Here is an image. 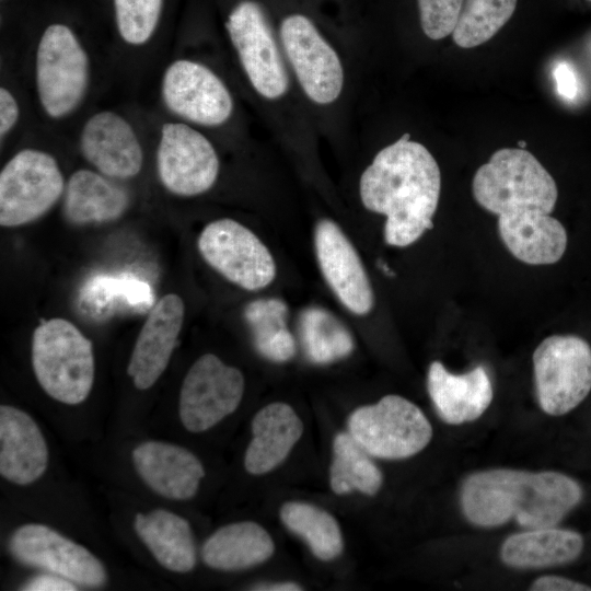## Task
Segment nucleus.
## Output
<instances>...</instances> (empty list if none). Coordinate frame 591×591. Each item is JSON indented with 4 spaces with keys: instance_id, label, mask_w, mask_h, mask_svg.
Wrapping results in <instances>:
<instances>
[{
    "instance_id": "18",
    "label": "nucleus",
    "mask_w": 591,
    "mask_h": 591,
    "mask_svg": "<svg viewBox=\"0 0 591 591\" xmlns=\"http://www.w3.org/2000/svg\"><path fill=\"white\" fill-rule=\"evenodd\" d=\"M80 149L86 161L111 178L134 177L142 167L143 152L135 130L114 112H99L85 121Z\"/></svg>"
},
{
    "instance_id": "13",
    "label": "nucleus",
    "mask_w": 591,
    "mask_h": 591,
    "mask_svg": "<svg viewBox=\"0 0 591 591\" xmlns=\"http://www.w3.org/2000/svg\"><path fill=\"white\" fill-rule=\"evenodd\" d=\"M225 27L254 90L268 100L281 97L288 90V77L262 8L254 1L240 2Z\"/></svg>"
},
{
    "instance_id": "21",
    "label": "nucleus",
    "mask_w": 591,
    "mask_h": 591,
    "mask_svg": "<svg viewBox=\"0 0 591 591\" xmlns=\"http://www.w3.org/2000/svg\"><path fill=\"white\" fill-rule=\"evenodd\" d=\"M499 235L519 260L529 265L557 263L567 247V232L551 213L522 209L498 216Z\"/></svg>"
},
{
    "instance_id": "2",
    "label": "nucleus",
    "mask_w": 591,
    "mask_h": 591,
    "mask_svg": "<svg viewBox=\"0 0 591 591\" xmlns=\"http://www.w3.org/2000/svg\"><path fill=\"white\" fill-rule=\"evenodd\" d=\"M582 498L577 480L558 472L495 468L470 475L463 483L465 518L478 526L515 520L529 529L555 526Z\"/></svg>"
},
{
    "instance_id": "26",
    "label": "nucleus",
    "mask_w": 591,
    "mask_h": 591,
    "mask_svg": "<svg viewBox=\"0 0 591 591\" xmlns=\"http://www.w3.org/2000/svg\"><path fill=\"white\" fill-rule=\"evenodd\" d=\"M274 552V541L262 525L242 521L213 532L202 545L201 557L210 568L233 571L257 566Z\"/></svg>"
},
{
    "instance_id": "8",
    "label": "nucleus",
    "mask_w": 591,
    "mask_h": 591,
    "mask_svg": "<svg viewBox=\"0 0 591 591\" xmlns=\"http://www.w3.org/2000/svg\"><path fill=\"white\" fill-rule=\"evenodd\" d=\"M65 192L55 158L37 149L14 154L0 173V224L13 228L44 216Z\"/></svg>"
},
{
    "instance_id": "31",
    "label": "nucleus",
    "mask_w": 591,
    "mask_h": 591,
    "mask_svg": "<svg viewBox=\"0 0 591 591\" xmlns=\"http://www.w3.org/2000/svg\"><path fill=\"white\" fill-rule=\"evenodd\" d=\"M285 526L301 537L321 560L337 558L344 548L341 531L336 519L314 505L288 501L280 508Z\"/></svg>"
},
{
    "instance_id": "19",
    "label": "nucleus",
    "mask_w": 591,
    "mask_h": 591,
    "mask_svg": "<svg viewBox=\"0 0 591 591\" xmlns=\"http://www.w3.org/2000/svg\"><path fill=\"white\" fill-rule=\"evenodd\" d=\"M135 468L157 494L173 500L194 497L205 477L199 459L189 450L162 441H146L132 450Z\"/></svg>"
},
{
    "instance_id": "34",
    "label": "nucleus",
    "mask_w": 591,
    "mask_h": 591,
    "mask_svg": "<svg viewBox=\"0 0 591 591\" xmlns=\"http://www.w3.org/2000/svg\"><path fill=\"white\" fill-rule=\"evenodd\" d=\"M163 0H114L118 32L130 45L150 39L159 23Z\"/></svg>"
},
{
    "instance_id": "40",
    "label": "nucleus",
    "mask_w": 591,
    "mask_h": 591,
    "mask_svg": "<svg viewBox=\"0 0 591 591\" xmlns=\"http://www.w3.org/2000/svg\"><path fill=\"white\" fill-rule=\"evenodd\" d=\"M251 589L258 590V591H301L303 588L296 582L286 581V582L258 583Z\"/></svg>"
},
{
    "instance_id": "9",
    "label": "nucleus",
    "mask_w": 591,
    "mask_h": 591,
    "mask_svg": "<svg viewBox=\"0 0 591 591\" xmlns=\"http://www.w3.org/2000/svg\"><path fill=\"white\" fill-rule=\"evenodd\" d=\"M197 246L211 268L245 290L264 289L276 277L270 251L253 231L233 219L222 218L206 224Z\"/></svg>"
},
{
    "instance_id": "11",
    "label": "nucleus",
    "mask_w": 591,
    "mask_h": 591,
    "mask_svg": "<svg viewBox=\"0 0 591 591\" xmlns=\"http://www.w3.org/2000/svg\"><path fill=\"white\" fill-rule=\"evenodd\" d=\"M162 185L172 194L192 197L206 193L219 175V158L211 142L183 123H165L157 151Z\"/></svg>"
},
{
    "instance_id": "35",
    "label": "nucleus",
    "mask_w": 591,
    "mask_h": 591,
    "mask_svg": "<svg viewBox=\"0 0 591 591\" xmlns=\"http://www.w3.org/2000/svg\"><path fill=\"white\" fill-rule=\"evenodd\" d=\"M464 0H417L421 28L430 39H442L454 31Z\"/></svg>"
},
{
    "instance_id": "42",
    "label": "nucleus",
    "mask_w": 591,
    "mask_h": 591,
    "mask_svg": "<svg viewBox=\"0 0 591 591\" xmlns=\"http://www.w3.org/2000/svg\"><path fill=\"white\" fill-rule=\"evenodd\" d=\"M591 1V0H590Z\"/></svg>"
},
{
    "instance_id": "17",
    "label": "nucleus",
    "mask_w": 591,
    "mask_h": 591,
    "mask_svg": "<svg viewBox=\"0 0 591 591\" xmlns=\"http://www.w3.org/2000/svg\"><path fill=\"white\" fill-rule=\"evenodd\" d=\"M185 315L182 298L165 294L147 316L127 367L138 390L150 389L166 369L177 344Z\"/></svg>"
},
{
    "instance_id": "20",
    "label": "nucleus",
    "mask_w": 591,
    "mask_h": 591,
    "mask_svg": "<svg viewBox=\"0 0 591 591\" xmlns=\"http://www.w3.org/2000/svg\"><path fill=\"white\" fill-rule=\"evenodd\" d=\"M48 449L42 431L25 412L0 406V474L18 485H28L43 476Z\"/></svg>"
},
{
    "instance_id": "14",
    "label": "nucleus",
    "mask_w": 591,
    "mask_h": 591,
    "mask_svg": "<svg viewBox=\"0 0 591 591\" xmlns=\"http://www.w3.org/2000/svg\"><path fill=\"white\" fill-rule=\"evenodd\" d=\"M161 94L172 113L198 125H222L233 112L232 96L222 80L208 67L188 59L169 65Z\"/></svg>"
},
{
    "instance_id": "37",
    "label": "nucleus",
    "mask_w": 591,
    "mask_h": 591,
    "mask_svg": "<svg viewBox=\"0 0 591 591\" xmlns=\"http://www.w3.org/2000/svg\"><path fill=\"white\" fill-rule=\"evenodd\" d=\"M533 591H591V587L559 576H543L530 587Z\"/></svg>"
},
{
    "instance_id": "41",
    "label": "nucleus",
    "mask_w": 591,
    "mask_h": 591,
    "mask_svg": "<svg viewBox=\"0 0 591 591\" xmlns=\"http://www.w3.org/2000/svg\"><path fill=\"white\" fill-rule=\"evenodd\" d=\"M519 144H520L522 148L525 147V142H523V141H519Z\"/></svg>"
},
{
    "instance_id": "29",
    "label": "nucleus",
    "mask_w": 591,
    "mask_h": 591,
    "mask_svg": "<svg viewBox=\"0 0 591 591\" xmlns=\"http://www.w3.org/2000/svg\"><path fill=\"white\" fill-rule=\"evenodd\" d=\"M370 456L349 432L336 434L329 467L332 490L337 495L360 491L374 496L383 484V475Z\"/></svg>"
},
{
    "instance_id": "5",
    "label": "nucleus",
    "mask_w": 591,
    "mask_h": 591,
    "mask_svg": "<svg viewBox=\"0 0 591 591\" xmlns=\"http://www.w3.org/2000/svg\"><path fill=\"white\" fill-rule=\"evenodd\" d=\"M348 432L371 456L386 460L413 456L432 438V427L421 409L394 394L355 409Z\"/></svg>"
},
{
    "instance_id": "36",
    "label": "nucleus",
    "mask_w": 591,
    "mask_h": 591,
    "mask_svg": "<svg viewBox=\"0 0 591 591\" xmlns=\"http://www.w3.org/2000/svg\"><path fill=\"white\" fill-rule=\"evenodd\" d=\"M21 589L25 591H73L77 590V587L72 581L51 573L33 578L23 584Z\"/></svg>"
},
{
    "instance_id": "24",
    "label": "nucleus",
    "mask_w": 591,
    "mask_h": 591,
    "mask_svg": "<svg viewBox=\"0 0 591 591\" xmlns=\"http://www.w3.org/2000/svg\"><path fill=\"white\" fill-rule=\"evenodd\" d=\"M128 206L127 190L94 171L73 172L65 187L63 213L72 224L111 222L120 218Z\"/></svg>"
},
{
    "instance_id": "30",
    "label": "nucleus",
    "mask_w": 591,
    "mask_h": 591,
    "mask_svg": "<svg viewBox=\"0 0 591 591\" xmlns=\"http://www.w3.org/2000/svg\"><path fill=\"white\" fill-rule=\"evenodd\" d=\"M300 339L308 359L327 364L348 357L355 341L348 328L327 310L309 306L299 318Z\"/></svg>"
},
{
    "instance_id": "38",
    "label": "nucleus",
    "mask_w": 591,
    "mask_h": 591,
    "mask_svg": "<svg viewBox=\"0 0 591 591\" xmlns=\"http://www.w3.org/2000/svg\"><path fill=\"white\" fill-rule=\"evenodd\" d=\"M19 105L11 92L0 89V135L5 136L19 119Z\"/></svg>"
},
{
    "instance_id": "28",
    "label": "nucleus",
    "mask_w": 591,
    "mask_h": 591,
    "mask_svg": "<svg viewBox=\"0 0 591 591\" xmlns=\"http://www.w3.org/2000/svg\"><path fill=\"white\" fill-rule=\"evenodd\" d=\"M287 304L277 298H259L246 304L243 316L257 352L274 362H286L296 354V341L287 326Z\"/></svg>"
},
{
    "instance_id": "23",
    "label": "nucleus",
    "mask_w": 591,
    "mask_h": 591,
    "mask_svg": "<svg viewBox=\"0 0 591 591\" xmlns=\"http://www.w3.org/2000/svg\"><path fill=\"white\" fill-rule=\"evenodd\" d=\"M303 433V424L294 409L282 402L260 408L252 420V440L244 467L252 475H264L279 466Z\"/></svg>"
},
{
    "instance_id": "27",
    "label": "nucleus",
    "mask_w": 591,
    "mask_h": 591,
    "mask_svg": "<svg viewBox=\"0 0 591 591\" xmlns=\"http://www.w3.org/2000/svg\"><path fill=\"white\" fill-rule=\"evenodd\" d=\"M583 548L582 536L555 526L529 529L510 535L502 544V561L514 568H544L575 560Z\"/></svg>"
},
{
    "instance_id": "39",
    "label": "nucleus",
    "mask_w": 591,
    "mask_h": 591,
    "mask_svg": "<svg viewBox=\"0 0 591 591\" xmlns=\"http://www.w3.org/2000/svg\"><path fill=\"white\" fill-rule=\"evenodd\" d=\"M554 78L558 93L569 100L575 99L578 91L577 79L569 65L561 62L554 69Z\"/></svg>"
},
{
    "instance_id": "25",
    "label": "nucleus",
    "mask_w": 591,
    "mask_h": 591,
    "mask_svg": "<svg viewBox=\"0 0 591 591\" xmlns=\"http://www.w3.org/2000/svg\"><path fill=\"white\" fill-rule=\"evenodd\" d=\"M134 529L157 561L174 572H188L196 565V546L189 523L165 509L135 515Z\"/></svg>"
},
{
    "instance_id": "1",
    "label": "nucleus",
    "mask_w": 591,
    "mask_h": 591,
    "mask_svg": "<svg viewBox=\"0 0 591 591\" xmlns=\"http://www.w3.org/2000/svg\"><path fill=\"white\" fill-rule=\"evenodd\" d=\"M440 192L436 159L409 134L380 150L359 182L363 207L385 216L384 240L396 247L415 243L433 228Z\"/></svg>"
},
{
    "instance_id": "15",
    "label": "nucleus",
    "mask_w": 591,
    "mask_h": 591,
    "mask_svg": "<svg viewBox=\"0 0 591 591\" xmlns=\"http://www.w3.org/2000/svg\"><path fill=\"white\" fill-rule=\"evenodd\" d=\"M12 555L23 564L61 576L73 583L100 587L107 573L89 549L44 524H25L10 538Z\"/></svg>"
},
{
    "instance_id": "33",
    "label": "nucleus",
    "mask_w": 591,
    "mask_h": 591,
    "mask_svg": "<svg viewBox=\"0 0 591 591\" xmlns=\"http://www.w3.org/2000/svg\"><path fill=\"white\" fill-rule=\"evenodd\" d=\"M80 300L81 305L96 316L106 314L117 303L135 309H147L153 303L149 285L129 276L94 277L82 288Z\"/></svg>"
},
{
    "instance_id": "32",
    "label": "nucleus",
    "mask_w": 591,
    "mask_h": 591,
    "mask_svg": "<svg viewBox=\"0 0 591 591\" xmlns=\"http://www.w3.org/2000/svg\"><path fill=\"white\" fill-rule=\"evenodd\" d=\"M515 7L517 0H464L453 42L462 48L486 43L510 20Z\"/></svg>"
},
{
    "instance_id": "10",
    "label": "nucleus",
    "mask_w": 591,
    "mask_h": 591,
    "mask_svg": "<svg viewBox=\"0 0 591 591\" xmlns=\"http://www.w3.org/2000/svg\"><path fill=\"white\" fill-rule=\"evenodd\" d=\"M244 376L213 354L199 357L187 371L179 392V419L190 432L209 430L231 415L244 393Z\"/></svg>"
},
{
    "instance_id": "12",
    "label": "nucleus",
    "mask_w": 591,
    "mask_h": 591,
    "mask_svg": "<svg viewBox=\"0 0 591 591\" xmlns=\"http://www.w3.org/2000/svg\"><path fill=\"white\" fill-rule=\"evenodd\" d=\"M280 38L306 96L321 105L335 102L344 86L343 65L313 22L302 14H291L281 22Z\"/></svg>"
},
{
    "instance_id": "4",
    "label": "nucleus",
    "mask_w": 591,
    "mask_h": 591,
    "mask_svg": "<svg viewBox=\"0 0 591 591\" xmlns=\"http://www.w3.org/2000/svg\"><path fill=\"white\" fill-rule=\"evenodd\" d=\"M475 200L497 217L535 209L552 213L558 197L556 183L540 161L524 149L503 148L475 173Z\"/></svg>"
},
{
    "instance_id": "6",
    "label": "nucleus",
    "mask_w": 591,
    "mask_h": 591,
    "mask_svg": "<svg viewBox=\"0 0 591 591\" xmlns=\"http://www.w3.org/2000/svg\"><path fill=\"white\" fill-rule=\"evenodd\" d=\"M88 55L73 32L51 24L36 50V88L39 103L51 118H61L81 103L89 84Z\"/></svg>"
},
{
    "instance_id": "7",
    "label": "nucleus",
    "mask_w": 591,
    "mask_h": 591,
    "mask_svg": "<svg viewBox=\"0 0 591 591\" xmlns=\"http://www.w3.org/2000/svg\"><path fill=\"white\" fill-rule=\"evenodd\" d=\"M541 408L561 416L575 409L591 391V346L577 335H552L533 352Z\"/></svg>"
},
{
    "instance_id": "22",
    "label": "nucleus",
    "mask_w": 591,
    "mask_h": 591,
    "mask_svg": "<svg viewBox=\"0 0 591 591\" xmlns=\"http://www.w3.org/2000/svg\"><path fill=\"white\" fill-rule=\"evenodd\" d=\"M427 389L440 417L452 425L479 418L493 399V385L482 366L453 374L440 361H433L428 369Z\"/></svg>"
},
{
    "instance_id": "3",
    "label": "nucleus",
    "mask_w": 591,
    "mask_h": 591,
    "mask_svg": "<svg viewBox=\"0 0 591 591\" xmlns=\"http://www.w3.org/2000/svg\"><path fill=\"white\" fill-rule=\"evenodd\" d=\"M32 366L42 389L60 403L80 404L92 390L93 345L66 318H50L35 328Z\"/></svg>"
},
{
    "instance_id": "16",
    "label": "nucleus",
    "mask_w": 591,
    "mask_h": 591,
    "mask_svg": "<svg viewBox=\"0 0 591 591\" xmlns=\"http://www.w3.org/2000/svg\"><path fill=\"white\" fill-rule=\"evenodd\" d=\"M314 246L321 273L340 301L352 314L362 316L374 305V292L361 258L331 219H322L314 230Z\"/></svg>"
}]
</instances>
